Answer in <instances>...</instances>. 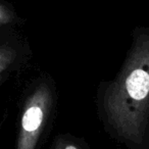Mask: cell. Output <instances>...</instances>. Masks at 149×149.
I'll return each mask as SVG.
<instances>
[{
	"mask_svg": "<svg viewBox=\"0 0 149 149\" xmlns=\"http://www.w3.org/2000/svg\"><path fill=\"white\" fill-rule=\"evenodd\" d=\"M103 114L131 148L143 149L149 127V33L138 30L116 80L105 89Z\"/></svg>",
	"mask_w": 149,
	"mask_h": 149,
	"instance_id": "6da1fadb",
	"label": "cell"
},
{
	"mask_svg": "<svg viewBox=\"0 0 149 149\" xmlns=\"http://www.w3.org/2000/svg\"><path fill=\"white\" fill-rule=\"evenodd\" d=\"M52 90L41 83L26 101L19 124L15 149H37L38 141L44 130L52 107Z\"/></svg>",
	"mask_w": 149,
	"mask_h": 149,
	"instance_id": "7a4b0ae2",
	"label": "cell"
},
{
	"mask_svg": "<svg viewBox=\"0 0 149 149\" xmlns=\"http://www.w3.org/2000/svg\"><path fill=\"white\" fill-rule=\"evenodd\" d=\"M17 58V52L9 45L0 44V78L15 64Z\"/></svg>",
	"mask_w": 149,
	"mask_h": 149,
	"instance_id": "3957f363",
	"label": "cell"
},
{
	"mask_svg": "<svg viewBox=\"0 0 149 149\" xmlns=\"http://www.w3.org/2000/svg\"><path fill=\"white\" fill-rule=\"evenodd\" d=\"M17 21V15L13 10L9 8L7 5L0 3V27L1 26L9 25Z\"/></svg>",
	"mask_w": 149,
	"mask_h": 149,
	"instance_id": "277c9868",
	"label": "cell"
},
{
	"mask_svg": "<svg viewBox=\"0 0 149 149\" xmlns=\"http://www.w3.org/2000/svg\"><path fill=\"white\" fill-rule=\"evenodd\" d=\"M54 149H83L81 145L76 144L74 142L70 140H62L59 142V144H56Z\"/></svg>",
	"mask_w": 149,
	"mask_h": 149,
	"instance_id": "5b68a950",
	"label": "cell"
}]
</instances>
